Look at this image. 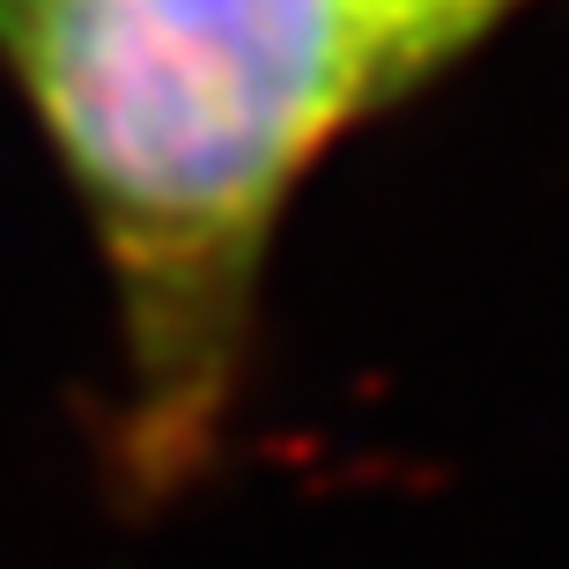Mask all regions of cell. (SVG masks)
Wrapping results in <instances>:
<instances>
[{"mask_svg": "<svg viewBox=\"0 0 569 569\" xmlns=\"http://www.w3.org/2000/svg\"><path fill=\"white\" fill-rule=\"evenodd\" d=\"M473 38L437 0H0L111 274L133 466H200L296 178Z\"/></svg>", "mask_w": 569, "mask_h": 569, "instance_id": "6da1fadb", "label": "cell"}, {"mask_svg": "<svg viewBox=\"0 0 569 569\" xmlns=\"http://www.w3.org/2000/svg\"><path fill=\"white\" fill-rule=\"evenodd\" d=\"M437 8H451V16L466 22V30H481V38H488V30H496V22H503L510 8H518V0H437Z\"/></svg>", "mask_w": 569, "mask_h": 569, "instance_id": "7a4b0ae2", "label": "cell"}]
</instances>
